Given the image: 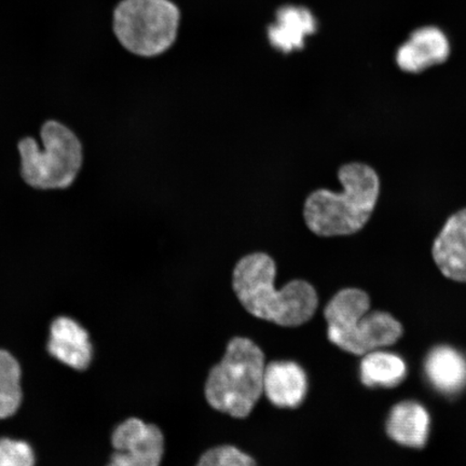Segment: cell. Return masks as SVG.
Here are the masks:
<instances>
[{
  "label": "cell",
  "instance_id": "9c48e42d",
  "mask_svg": "<svg viewBox=\"0 0 466 466\" xmlns=\"http://www.w3.org/2000/svg\"><path fill=\"white\" fill-rule=\"evenodd\" d=\"M46 349L52 358L75 370H86L92 363L90 335L72 318L58 317L51 323Z\"/></svg>",
  "mask_w": 466,
  "mask_h": 466
},
{
  "label": "cell",
  "instance_id": "277c9868",
  "mask_svg": "<svg viewBox=\"0 0 466 466\" xmlns=\"http://www.w3.org/2000/svg\"><path fill=\"white\" fill-rule=\"evenodd\" d=\"M40 137L43 146L32 137L19 143L23 179L37 189L69 187L83 167V146L78 137L57 121L46 122Z\"/></svg>",
  "mask_w": 466,
  "mask_h": 466
},
{
  "label": "cell",
  "instance_id": "9a60e30c",
  "mask_svg": "<svg viewBox=\"0 0 466 466\" xmlns=\"http://www.w3.org/2000/svg\"><path fill=\"white\" fill-rule=\"evenodd\" d=\"M403 334V328L391 314L383 311L369 312L360 319L347 349L348 353L365 355L394 345Z\"/></svg>",
  "mask_w": 466,
  "mask_h": 466
},
{
  "label": "cell",
  "instance_id": "6da1fadb",
  "mask_svg": "<svg viewBox=\"0 0 466 466\" xmlns=\"http://www.w3.org/2000/svg\"><path fill=\"white\" fill-rule=\"evenodd\" d=\"M276 277V261L269 254L250 253L233 268L232 289L243 308L255 318L283 328L307 323L318 310L317 289L302 279H291L278 289Z\"/></svg>",
  "mask_w": 466,
  "mask_h": 466
},
{
  "label": "cell",
  "instance_id": "2e32d148",
  "mask_svg": "<svg viewBox=\"0 0 466 466\" xmlns=\"http://www.w3.org/2000/svg\"><path fill=\"white\" fill-rule=\"evenodd\" d=\"M406 376L404 359L383 349L366 353L360 365V381L369 388H395Z\"/></svg>",
  "mask_w": 466,
  "mask_h": 466
},
{
  "label": "cell",
  "instance_id": "7a4b0ae2",
  "mask_svg": "<svg viewBox=\"0 0 466 466\" xmlns=\"http://www.w3.org/2000/svg\"><path fill=\"white\" fill-rule=\"evenodd\" d=\"M337 175L341 191L314 190L302 208L308 229L320 238L351 236L362 230L380 196V179L365 163H347Z\"/></svg>",
  "mask_w": 466,
  "mask_h": 466
},
{
  "label": "cell",
  "instance_id": "4fadbf2b",
  "mask_svg": "<svg viewBox=\"0 0 466 466\" xmlns=\"http://www.w3.org/2000/svg\"><path fill=\"white\" fill-rule=\"evenodd\" d=\"M318 23L311 11L300 5H284L277 11L276 21L268 27L273 48L289 54L304 48L305 40L317 32Z\"/></svg>",
  "mask_w": 466,
  "mask_h": 466
},
{
  "label": "cell",
  "instance_id": "8992f818",
  "mask_svg": "<svg viewBox=\"0 0 466 466\" xmlns=\"http://www.w3.org/2000/svg\"><path fill=\"white\" fill-rule=\"evenodd\" d=\"M115 452L107 466H160L165 437L156 424L130 418L114 430Z\"/></svg>",
  "mask_w": 466,
  "mask_h": 466
},
{
  "label": "cell",
  "instance_id": "52a82bcc",
  "mask_svg": "<svg viewBox=\"0 0 466 466\" xmlns=\"http://www.w3.org/2000/svg\"><path fill=\"white\" fill-rule=\"evenodd\" d=\"M451 54V40L437 26L415 29L396 51L395 61L400 71L420 74L448 61Z\"/></svg>",
  "mask_w": 466,
  "mask_h": 466
},
{
  "label": "cell",
  "instance_id": "5b68a950",
  "mask_svg": "<svg viewBox=\"0 0 466 466\" xmlns=\"http://www.w3.org/2000/svg\"><path fill=\"white\" fill-rule=\"evenodd\" d=\"M180 11L171 0H121L113 16L116 39L132 55L155 57L177 42Z\"/></svg>",
  "mask_w": 466,
  "mask_h": 466
},
{
  "label": "cell",
  "instance_id": "30bf717a",
  "mask_svg": "<svg viewBox=\"0 0 466 466\" xmlns=\"http://www.w3.org/2000/svg\"><path fill=\"white\" fill-rule=\"evenodd\" d=\"M432 256L442 276L466 283V208L446 220L433 242Z\"/></svg>",
  "mask_w": 466,
  "mask_h": 466
},
{
  "label": "cell",
  "instance_id": "e0dca14e",
  "mask_svg": "<svg viewBox=\"0 0 466 466\" xmlns=\"http://www.w3.org/2000/svg\"><path fill=\"white\" fill-rule=\"evenodd\" d=\"M196 466H258L255 460L238 448L224 445L204 452Z\"/></svg>",
  "mask_w": 466,
  "mask_h": 466
},
{
  "label": "cell",
  "instance_id": "ba28073f",
  "mask_svg": "<svg viewBox=\"0 0 466 466\" xmlns=\"http://www.w3.org/2000/svg\"><path fill=\"white\" fill-rule=\"evenodd\" d=\"M370 296L364 290L348 288L338 291L324 309L329 339L347 351L360 319L370 312Z\"/></svg>",
  "mask_w": 466,
  "mask_h": 466
},
{
  "label": "cell",
  "instance_id": "ac0fdd59",
  "mask_svg": "<svg viewBox=\"0 0 466 466\" xmlns=\"http://www.w3.org/2000/svg\"><path fill=\"white\" fill-rule=\"evenodd\" d=\"M35 452L25 441L0 439V466H35Z\"/></svg>",
  "mask_w": 466,
  "mask_h": 466
},
{
  "label": "cell",
  "instance_id": "7c38bea8",
  "mask_svg": "<svg viewBox=\"0 0 466 466\" xmlns=\"http://www.w3.org/2000/svg\"><path fill=\"white\" fill-rule=\"evenodd\" d=\"M424 375L437 392L456 396L466 388V355L451 346L435 347L425 359Z\"/></svg>",
  "mask_w": 466,
  "mask_h": 466
},
{
  "label": "cell",
  "instance_id": "ffe728a7",
  "mask_svg": "<svg viewBox=\"0 0 466 466\" xmlns=\"http://www.w3.org/2000/svg\"><path fill=\"white\" fill-rule=\"evenodd\" d=\"M23 393L0 392V420L14 416L22 404Z\"/></svg>",
  "mask_w": 466,
  "mask_h": 466
},
{
  "label": "cell",
  "instance_id": "5bb4252c",
  "mask_svg": "<svg viewBox=\"0 0 466 466\" xmlns=\"http://www.w3.org/2000/svg\"><path fill=\"white\" fill-rule=\"evenodd\" d=\"M430 429V413L418 401H401L390 411L387 433L390 439L401 446L424 447L429 440Z\"/></svg>",
  "mask_w": 466,
  "mask_h": 466
},
{
  "label": "cell",
  "instance_id": "d6986e66",
  "mask_svg": "<svg viewBox=\"0 0 466 466\" xmlns=\"http://www.w3.org/2000/svg\"><path fill=\"white\" fill-rule=\"evenodd\" d=\"M22 370L13 354L0 349V392L20 393Z\"/></svg>",
  "mask_w": 466,
  "mask_h": 466
},
{
  "label": "cell",
  "instance_id": "8fae6325",
  "mask_svg": "<svg viewBox=\"0 0 466 466\" xmlns=\"http://www.w3.org/2000/svg\"><path fill=\"white\" fill-rule=\"evenodd\" d=\"M308 378L302 367L294 362H271L266 365L264 394L279 408H297L305 400Z\"/></svg>",
  "mask_w": 466,
  "mask_h": 466
},
{
  "label": "cell",
  "instance_id": "3957f363",
  "mask_svg": "<svg viewBox=\"0 0 466 466\" xmlns=\"http://www.w3.org/2000/svg\"><path fill=\"white\" fill-rule=\"evenodd\" d=\"M265 354L248 338H233L223 360L208 372L206 399L215 410L233 418L250 415L264 394Z\"/></svg>",
  "mask_w": 466,
  "mask_h": 466
}]
</instances>
